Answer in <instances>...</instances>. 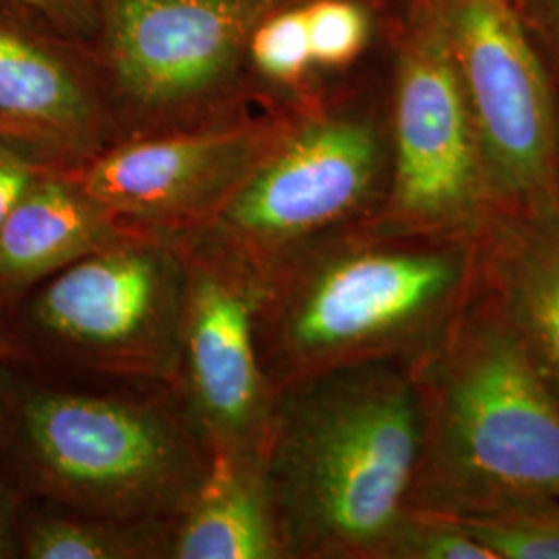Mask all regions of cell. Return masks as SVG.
<instances>
[{
	"label": "cell",
	"instance_id": "603a6c76",
	"mask_svg": "<svg viewBox=\"0 0 559 559\" xmlns=\"http://www.w3.org/2000/svg\"><path fill=\"white\" fill-rule=\"evenodd\" d=\"M17 535H15V520L13 508L7 491L0 485V559L13 558L17 551Z\"/></svg>",
	"mask_w": 559,
	"mask_h": 559
},
{
	"label": "cell",
	"instance_id": "9c48e42d",
	"mask_svg": "<svg viewBox=\"0 0 559 559\" xmlns=\"http://www.w3.org/2000/svg\"><path fill=\"white\" fill-rule=\"evenodd\" d=\"M282 0H108V64L124 119L150 135L203 124L251 34ZM133 135V138H135Z\"/></svg>",
	"mask_w": 559,
	"mask_h": 559
},
{
	"label": "cell",
	"instance_id": "9a60e30c",
	"mask_svg": "<svg viewBox=\"0 0 559 559\" xmlns=\"http://www.w3.org/2000/svg\"><path fill=\"white\" fill-rule=\"evenodd\" d=\"M170 559H284L263 459L212 450L193 498L170 522Z\"/></svg>",
	"mask_w": 559,
	"mask_h": 559
},
{
	"label": "cell",
	"instance_id": "7402d4cb",
	"mask_svg": "<svg viewBox=\"0 0 559 559\" xmlns=\"http://www.w3.org/2000/svg\"><path fill=\"white\" fill-rule=\"evenodd\" d=\"M23 4L44 20L50 21L60 32H80L90 25V0H9Z\"/></svg>",
	"mask_w": 559,
	"mask_h": 559
},
{
	"label": "cell",
	"instance_id": "3957f363",
	"mask_svg": "<svg viewBox=\"0 0 559 559\" xmlns=\"http://www.w3.org/2000/svg\"><path fill=\"white\" fill-rule=\"evenodd\" d=\"M408 369L420 417L408 508L471 519L559 500V400L479 280Z\"/></svg>",
	"mask_w": 559,
	"mask_h": 559
},
{
	"label": "cell",
	"instance_id": "e0dca14e",
	"mask_svg": "<svg viewBox=\"0 0 559 559\" xmlns=\"http://www.w3.org/2000/svg\"><path fill=\"white\" fill-rule=\"evenodd\" d=\"M456 520L496 559H559V500Z\"/></svg>",
	"mask_w": 559,
	"mask_h": 559
},
{
	"label": "cell",
	"instance_id": "ac0fdd59",
	"mask_svg": "<svg viewBox=\"0 0 559 559\" xmlns=\"http://www.w3.org/2000/svg\"><path fill=\"white\" fill-rule=\"evenodd\" d=\"M383 559H496L452 516L406 508Z\"/></svg>",
	"mask_w": 559,
	"mask_h": 559
},
{
	"label": "cell",
	"instance_id": "5bb4252c",
	"mask_svg": "<svg viewBox=\"0 0 559 559\" xmlns=\"http://www.w3.org/2000/svg\"><path fill=\"white\" fill-rule=\"evenodd\" d=\"M133 230L69 170L44 168L0 226V305Z\"/></svg>",
	"mask_w": 559,
	"mask_h": 559
},
{
	"label": "cell",
	"instance_id": "d6986e66",
	"mask_svg": "<svg viewBox=\"0 0 559 559\" xmlns=\"http://www.w3.org/2000/svg\"><path fill=\"white\" fill-rule=\"evenodd\" d=\"M249 57L267 80L295 85L313 67L305 9H278L251 34Z\"/></svg>",
	"mask_w": 559,
	"mask_h": 559
},
{
	"label": "cell",
	"instance_id": "4fadbf2b",
	"mask_svg": "<svg viewBox=\"0 0 559 559\" xmlns=\"http://www.w3.org/2000/svg\"><path fill=\"white\" fill-rule=\"evenodd\" d=\"M480 290L559 400V214L491 210L477 233Z\"/></svg>",
	"mask_w": 559,
	"mask_h": 559
},
{
	"label": "cell",
	"instance_id": "5b68a950",
	"mask_svg": "<svg viewBox=\"0 0 559 559\" xmlns=\"http://www.w3.org/2000/svg\"><path fill=\"white\" fill-rule=\"evenodd\" d=\"M390 141L348 112L290 117L274 150L218 218L189 239L216 247L258 276L300 247L380 216Z\"/></svg>",
	"mask_w": 559,
	"mask_h": 559
},
{
	"label": "cell",
	"instance_id": "2e32d148",
	"mask_svg": "<svg viewBox=\"0 0 559 559\" xmlns=\"http://www.w3.org/2000/svg\"><path fill=\"white\" fill-rule=\"evenodd\" d=\"M170 522H122L80 512L36 520L23 535L29 559L168 558Z\"/></svg>",
	"mask_w": 559,
	"mask_h": 559
},
{
	"label": "cell",
	"instance_id": "ffe728a7",
	"mask_svg": "<svg viewBox=\"0 0 559 559\" xmlns=\"http://www.w3.org/2000/svg\"><path fill=\"white\" fill-rule=\"evenodd\" d=\"M305 9L313 64L344 67L357 59L369 36L367 15L350 0H318Z\"/></svg>",
	"mask_w": 559,
	"mask_h": 559
},
{
	"label": "cell",
	"instance_id": "6da1fadb",
	"mask_svg": "<svg viewBox=\"0 0 559 559\" xmlns=\"http://www.w3.org/2000/svg\"><path fill=\"white\" fill-rule=\"evenodd\" d=\"M479 280L477 235L360 222L261 274L258 348L274 392L360 362L420 357Z\"/></svg>",
	"mask_w": 559,
	"mask_h": 559
},
{
	"label": "cell",
	"instance_id": "277c9868",
	"mask_svg": "<svg viewBox=\"0 0 559 559\" xmlns=\"http://www.w3.org/2000/svg\"><path fill=\"white\" fill-rule=\"evenodd\" d=\"M20 431L41 485L98 519L173 522L212 460L175 390L173 399L41 390L23 400Z\"/></svg>",
	"mask_w": 559,
	"mask_h": 559
},
{
	"label": "cell",
	"instance_id": "d4e9b609",
	"mask_svg": "<svg viewBox=\"0 0 559 559\" xmlns=\"http://www.w3.org/2000/svg\"><path fill=\"white\" fill-rule=\"evenodd\" d=\"M4 342H2V336H0V396H2V359H4Z\"/></svg>",
	"mask_w": 559,
	"mask_h": 559
},
{
	"label": "cell",
	"instance_id": "30bf717a",
	"mask_svg": "<svg viewBox=\"0 0 559 559\" xmlns=\"http://www.w3.org/2000/svg\"><path fill=\"white\" fill-rule=\"evenodd\" d=\"M288 119H221L135 135L69 173L122 224L189 237L218 218L274 150Z\"/></svg>",
	"mask_w": 559,
	"mask_h": 559
},
{
	"label": "cell",
	"instance_id": "52a82bcc",
	"mask_svg": "<svg viewBox=\"0 0 559 559\" xmlns=\"http://www.w3.org/2000/svg\"><path fill=\"white\" fill-rule=\"evenodd\" d=\"M491 210L559 214L558 96L510 0H441Z\"/></svg>",
	"mask_w": 559,
	"mask_h": 559
},
{
	"label": "cell",
	"instance_id": "8992f818",
	"mask_svg": "<svg viewBox=\"0 0 559 559\" xmlns=\"http://www.w3.org/2000/svg\"><path fill=\"white\" fill-rule=\"evenodd\" d=\"M185 290L182 242L138 228L44 280L29 313L90 373L173 388Z\"/></svg>",
	"mask_w": 559,
	"mask_h": 559
},
{
	"label": "cell",
	"instance_id": "ba28073f",
	"mask_svg": "<svg viewBox=\"0 0 559 559\" xmlns=\"http://www.w3.org/2000/svg\"><path fill=\"white\" fill-rule=\"evenodd\" d=\"M491 212L479 140L443 29L440 4L402 55L390 120V182L376 221L477 235Z\"/></svg>",
	"mask_w": 559,
	"mask_h": 559
},
{
	"label": "cell",
	"instance_id": "8fae6325",
	"mask_svg": "<svg viewBox=\"0 0 559 559\" xmlns=\"http://www.w3.org/2000/svg\"><path fill=\"white\" fill-rule=\"evenodd\" d=\"M187 260L177 392L210 450L261 454L276 392L261 367V276L201 240L177 237Z\"/></svg>",
	"mask_w": 559,
	"mask_h": 559
},
{
	"label": "cell",
	"instance_id": "7a4b0ae2",
	"mask_svg": "<svg viewBox=\"0 0 559 559\" xmlns=\"http://www.w3.org/2000/svg\"><path fill=\"white\" fill-rule=\"evenodd\" d=\"M404 362H360L276 390L261 450L284 559H383L419 460Z\"/></svg>",
	"mask_w": 559,
	"mask_h": 559
},
{
	"label": "cell",
	"instance_id": "44dd1931",
	"mask_svg": "<svg viewBox=\"0 0 559 559\" xmlns=\"http://www.w3.org/2000/svg\"><path fill=\"white\" fill-rule=\"evenodd\" d=\"M41 170L44 166L0 140V226Z\"/></svg>",
	"mask_w": 559,
	"mask_h": 559
},
{
	"label": "cell",
	"instance_id": "7c38bea8",
	"mask_svg": "<svg viewBox=\"0 0 559 559\" xmlns=\"http://www.w3.org/2000/svg\"><path fill=\"white\" fill-rule=\"evenodd\" d=\"M50 25L0 0V140L44 168L75 170L115 143V117Z\"/></svg>",
	"mask_w": 559,
	"mask_h": 559
},
{
	"label": "cell",
	"instance_id": "cb8c5ba5",
	"mask_svg": "<svg viewBox=\"0 0 559 559\" xmlns=\"http://www.w3.org/2000/svg\"><path fill=\"white\" fill-rule=\"evenodd\" d=\"M547 7H549V11H551L554 20L559 23V0H547Z\"/></svg>",
	"mask_w": 559,
	"mask_h": 559
}]
</instances>
